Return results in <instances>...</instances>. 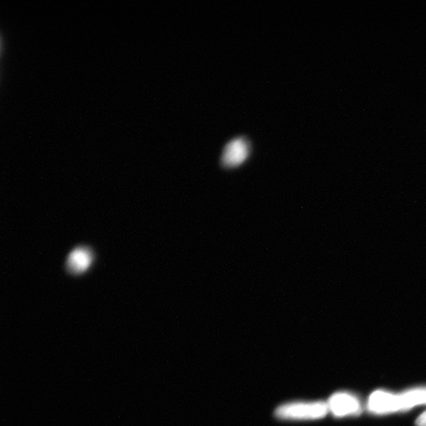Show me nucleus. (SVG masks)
<instances>
[{
	"mask_svg": "<svg viewBox=\"0 0 426 426\" xmlns=\"http://www.w3.org/2000/svg\"><path fill=\"white\" fill-rule=\"evenodd\" d=\"M329 411L328 404L317 403H291L277 408L276 415L279 418L306 420L321 418Z\"/></svg>",
	"mask_w": 426,
	"mask_h": 426,
	"instance_id": "obj_1",
	"label": "nucleus"
},
{
	"mask_svg": "<svg viewBox=\"0 0 426 426\" xmlns=\"http://www.w3.org/2000/svg\"><path fill=\"white\" fill-rule=\"evenodd\" d=\"M95 260L93 249L89 246L74 247L67 255L65 269L68 274L78 276L83 275L92 267Z\"/></svg>",
	"mask_w": 426,
	"mask_h": 426,
	"instance_id": "obj_2",
	"label": "nucleus"
},
{
	"mask_svg": "<svg viewBox=\"0 0 426 426\" xmlns=\"http://www.w3.org/2000/svg\"><path fill=\"white\" fill-rule=\"evenodd\" d=\"M249 153L250 144L247 138H234L223 148L221 164L227 168H236L247 161Z\"/></svg>",
	"mask_w": 426,
	"mask_h": 426,
	"instance_id": "obj_3",
	"label": "nucleus"
},
{
	"mask_svg": "<svg viewBox=\"0 0 426 426\" xmlns=\"http://www.w3.org/2000/svg\"><path fill=\"white\" fill-rule=\"evenodd\" d=\"M327 404L329 411L338 417L355 414L360 409L358 399L347 393L335 394Z\"/></svg>",
	"mask_w": 426,
	"mask_h": 426,
	"instance_id": "obj_4",
	"label": "nucleus"
},
{
	"mask_svg": "<svg viewBox=\"0 0 426 426\" xmlns=\"http://www.w3.org/2000/svg\"><path fill=\"white\" fill-rule=\"evenodd\" d=\"M370 411L376 414H388L399 411L398 395L377 391L372 393L369 399Z\"/></svg>",
	"mask_w": 426,
	"mask_h": 426,
	"instance_id": "obj_5",
	"label": "nucleus"
},
{
	"mask_svg": "<svg viewBox=\"0 0 426 426\" xmlns=\"http://www.w3.org/2000/svg\"><path fill=\"white\" fill-rule=\"evenodd\" d=\"M399 411L411 409L417 405L426 404V388H416L398 395Z\"/></svg>",
	"mask_w": 426,
	"mask_h": 426,
	"instance_id": "obj_6",
	"label": "nucleus"
},
{
	"mask_svg": "<svg viewBox=\"0 0 426 426\" xmlns=\"http://www.w3.org/2000/svg\"><path fill=\"white\" fill-rule=\"evenodd\" d=\"M416 425L417 426H426V412L417 419Z\"/></svg>",
	"mask_w": 426,
	"mask_h": 426,
	"instance_id": "obj_7",
	"label": "nucleus"
}]
</instances>
